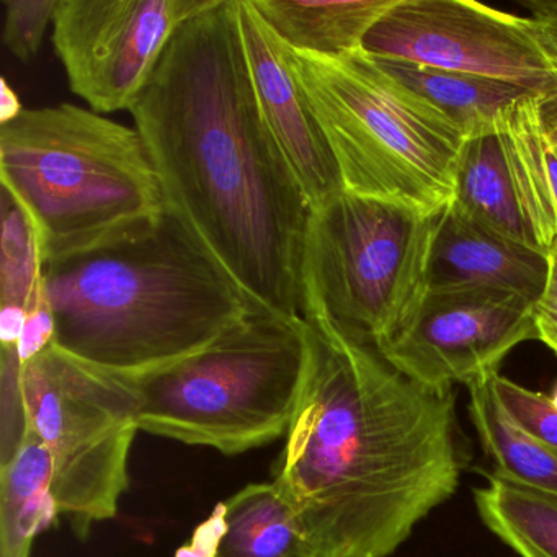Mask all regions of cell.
I'll use <instances>...</instances> for the list:
<instances>
[{"mask_svg": "<svg viewBox=\"0 0 557 557\" xmlns=\"http://www.w3.org/2000/svg\"><path fill=\"white\" fill-rule=\"evenodd\" d=\"M226 531L214 557H312L301 523L273 482L223 502Z\"/></svg>", "mask_w": 557, "mask_h": 557, "instance_id": "obj_17", "label": "cell"}, {"mask_svg": "<svg viewBox=\"0 0 557 557\" xmlns=\"http://www.w3.org/2000/svg\"><path fill=\"white\" fill-rule=\"evenodd\" d=\"M24 110L17 94L9 86L8 79L2 77L0 79V126L9 125L17 120Z\"/></svg>", "mask_w": 557, "mask_h": 557, "instance_id": "obj_30", "label": "cell"}, {"mask_svg": "<svg viewBox=\"0 0 557 557\" xmlns=\"http://www.w3.org/2000/svg\"><path fill=\"white\" fill-rule=\"evenodd\" d=\"M524 5L544 48L557 64V0H528Z\"/></svg>", "mask_w": 557, "mask_h": 557, "instance_id": "obj_28", "label": "cell"}, {"mask_svg": "<svg viewBox=\"0 0 557 557\" xmlns=\"http://www.w3.org/2000/svg\"><path fill=\"white\" fill-rule=\"evenodd\" d=\"M306 364L273 485L312 557H387L459 485L453 387L397 371L374 345L306 319Z\"/></svg>", "mask_w": 557, "mask_h": 557, "instance_id": "obj_2", "label": "cell"}, {"mask_svg": "<svg viewBox=\"0 0 557 557\" xmlns=\"http://www.w3.org/2000/svg\"><path fill=\"white\" fill-rule=\"evenodd\" d=\"M226 531L224 505L214 508L213 515L197 528L188 546L181 547L175 557H214L220 547L221 537Z\"/></svg>", "mask_w": 557, "mask_h": 557, "instance_id": "obj_27", "label": "cell"}, {"mask_svg": "<svg viewBox=\"0 0 557 557\" xmlns=\"http://www.w3.org/2000/svg\"><path fill=\"white\" fill-rule=\"evenodd\" d=\"M531 338H537L531 302L492 289H449L425 292L377 350L417 383L471 386L498 373L504 358Z\"/></svg>", "mask_w": 557, "mask_h": 557, "instance_id": "obj_11", "label": "cell"}, {"mask_svg": "<svg viewBox=\"0 0 557 557\" xmlns=\"http://www.w3.org/2000/svg\"><path fill=\"white\" fill-rule=\"evenodd\" d=\"M502 119L488 132L466 139L453 201L491 230L549 253L557 231L537 203Z\"/></svg>", "mask_w": 557, "mask_h": 557, "instance_id": "obj_14", "label": "cell"}, {"mask_svg": "<svg viewBox=\"0 0 557 557\" xmlns=\"http://www.w3.org/2000/svg\"><path fill=\"white\" fill-rule=\"evenodd\" d=\"M485 527L521 557H557V500L502 475L474 491Z\"/></svg>", "mask_w": 557, "mask_h": 557, "instance_id": "obj_20", "label": "cell"}, {"mask_svg": "<svg viewBox=\"0 0 557 557\" xmlns=\"http://www.w3.org/2000/svg\"><path fill=\"white\" fill-rule=\"evenodd\" d=\"M540 97L518 100L505 113L504 128L530 177L541 210L557 231V145L544 132Z\"/></svg>", "mask_w": 557, "mask_h": 557, "instance_id": "obj_22", "label": "cell"}, {"mask_svg": "<svg viewBox=\"0 0 557 557\" xmlns=\"http://www.w3.org/2000/svg\"><path fill=\"white\" fill-rule=\"evenodd\" d=\"M387 76L445 116L466 139L497 126L518 100L534 94L485 77L370 57Z\"/></svg>", "mask_w": 557, "mask_h": 557, "instance_id": "obj_16", "label": "cell"}, {"mask_svg": "<svg viewBox=\"0 0 557 557\" xmlns=\"http://www.w3.org/2000/svg\"><path fill=\"white\" fill-rule=\"evenodd\" d=\"M45 289L54 344L122 377L187 360L256 312L169 208L133 236L47 263Z\"/></svg>", "mask_w": 557, "mask_h": 557, "instance_id": "obj_3", "label": "cell"}, {"mask_svg": "<svg viewBox=\"0 0 557 557\" xmlns=\"http://www.w3.org/2000/svg\"><path fill=\"white\" fill-rule=\"evenodd\" d=\"M540 116L544 132L557 145V89L540 97Z\"/></svg>", "mask_w": 557, "mask_h": 557, "instance_id": "obj_31", "label": "cell"}, {"mask_svg": "<svg viewBox=\"0 0 557 557\" xmlns=\"http://www.w3.org/2000/svg\"><path fill=\"white\" fill-rule=\"evenodd\" d=\"M363 53L485 77L534 96L557 89V64L531 18L472 0H396L373 25Z\"/></svg>", "mask_w": 557, "mask_h": 557, "instance_id": "obj_9", "label": "cell"}, {"mask_svg": "<svg viewBox=\"0 0 557 557\" xmlns=\"http://www.w3.org/2000/svg\"><path fill=\"white\" fill-rule=\"evenodd\" d=\"M435 214L341 191L309 214L302 247L306 319L380 347L426 292Z\"/></svg>", "mask_w": 557, "mask_h": 557, "instance_id": "obj_7", "label": "cell"}, {"mask_svg": "<svg viewBox=\"0 0 557 557\" xmlns=\"http://www.w3.org/2000/svg\"><path fill=\"white\" fill-rule=\"evenodd\" d=\"M549 259L482 224L449 201L435 214L426 292L492 289L534 302L546 286Z\"/></svg>", "mask_w": 557, "mask_h": 557, "instance_id": "obj_13", "label": "cell"}, {"mask_svg": "<svg viewBox=\"0 0 557 557\" xmlns=\"http://www.w3.org/2000/svg\"><path fill=\"white\" fill-rule=\"evenodd\" d=\"M0 250V305L28 311L45 292L44 247L30 214L4 187Z\"/></svg>", "mask_w": 557, "mask_h": 557, "instance_id": "obj_21", "label": "cell"}, {"mask_svg": "<svg viewBox=\"0 0 557 557\" xmlns=\"http://www.w3.org/2000/svg\"><path fill=\"white\" fill-rule=\"evenodd\" d=\"M244 57L260 115L311 210L344 191L327 138L289 63V48L252 0H234Z\"/></svg>", "mask_w": 557, "mask_h": 557, "instance_id": "obj_12", "label": "cell"}, {"mask_svg": "<svg viewBox=\"0 0 557 557\" xmlns=\"http://www.w3.org/2000/svg\"><path fill=\"white\" fill-rule=\"evenodd\" d=\"M492 393L505 416L537 442L557 449V409L549 396L494 373L488 376Z\"/></svg>", "mask_w": 557, "mask_h": 557, "instance_id": "obj_23", "label": "cell"}, {"mask_svg": "<svg viewBox=\"0 0 557 557\" xmlns=\"http://www.w3.org/2000/svg\"><path fill=\"white\" fill-rule=\"evenodd\" d=\"M27 321V309L22 306H2L0 309V341L2 347L17 345Z\"/></svg>", "mask_w": 557, "mask_h": 557, "instance_id": "obj_29", "label": "cell"}, {"mask_svg": "<svg viewBox=\"0 0 557 557\" xmlns=\"http://www.w3.org/2000/svg\"><path fill=\"white\" fill-rule=\"evenodd\" d=\"M305 364V321L250 312L200 354L125 381L139 430L240 455L288 433Z\"/></svg>", "mask_w": 557, "mask_h": 557, "instance_id": "obj_6", "label": "cell"}, {"mask_svg": "<svg viewBox=\"0 0 557 557\" xmlns=\"http://www.w3.org/2000/svg\"><path fill=\"white\" fill-rule=\"evenodd\" d=\"M469 416L495 474L557 500V449L518 429L498 406L488 377L468 386Z\"/></svg>", "mask_w": 557, "mask_h": 557, "instance_id": "obj_18", "label": "cell"}, {"mask_svg": "<svg viewBox=\"0 0 557 557\" xmlns=\"http://www.w3.org/2000/svg\"><path fill=\"white\" fill-rule=\"evenodd\" d=\"M396 0H252L263 21L292 50L341 60L363 50L373 25Z\"/></svg>", "mask_w": 557, "mask_h": 557, "instance_id": "obj_15", "label": "cell"}, {"mask_svg": "<svg viewBox=\"0 0 557 557\" xmlns=\"http://www.w3.org/2000/svg\"><path fill=\"white\" fill-rule=\"evenodd\" d=\"M28 429L51 459V494L79 540L112 520L129 487V453L138 432L125 377L106 373L57 344L22 363Z\"/></svg>", "mask_w": 557, "mask_h": 557, "instance_id": "obj_8", "label": "cell"}, {"mask_svg": "<svg viewBox=\"0 0 557 557\" xmlns=\"http://www.w3.org/2000/svg\"><path fill=\"white\" fill-rule=\"evenodd\" d=\"M214 0H60L53 45L96 113L132 109L185 22Z\"/></svg>", "mask_w": 557, "mask_h": 557, "instance_id": "obj_10", "label": "cell"}, {"mask_svg": "<svg viewBox=\"0 0 557 557\" xmlns=\"http://www.w3.org/2000/svg\"><path fill=\"white\" fill-rule=\"evenodd\" d=\"M5 24L2 41L22 63L40 53L45 34L54 24L60 0H4Z\"/></svg>", "mask_w": 557, "mask_h": 557, "instance_id": "obj_24", "label": "cell"}, {"mask_svg": "<svg viewBox=\"0 0 557 557\" xmlns=\"http://www.w3.org/2000/svg\"><path fill=\"white\" fill-rule=\"evenodd\" d=\"M550 403H553V406L557 409V384L554 386L553 394L549 396Z\"/></svg>", "mask_w": 557, "mask_h": 557, "instance_id": "obj_32", "label": "cell"}, {"mask_svg": "<svg viewBox=\"0 0 557 557\" xmlns=\"http://www.w3.org/2000/svg\"><path fill=\"white\" fill-rule=\"evenodd\" d=\"M129 113L169 210L253 311L305 321L311 207L260 115L234 0L182 25Z\"/></svg>", "mask_w": 557, "mask_h": 557, "instance_id": "obj_1", "label": "cell"}, {"mask_svg": "<svg viewBox=\"0 0 557 557\" xmlns=\"http://www.w3.org/2000/svg\"><path fill=\"white\" fill-rule=\"evenodd\" d=\"M2 557H30L35 536L58 517L51 459L28 429L17 455L2 466Z\"/></svg>", "mask_w": 557, "mask_h": 557, "instance_id": "obj_19", "label": "cell"}, {"mask_svg": "<svg viewBox=\"0 0 557 557\" xmlns=\"http://www.w3.org/2000/svg\"><path fill=\"white\" fill-rule=\"evenodd\" d=\"M0 182L28 211L45 265L133 236L165 211L138 129L73 103L0 126Z\"/></svg>", "mask_w": 557, "mask_h": 557, "instance_id": "obj_4", "label": "cell"}, {"mask_svg": "<svg viewBox=\"0 0 557 557\" xmlns=\"http://www.w3.org/2000/svg\"><path fill=\"white\" fill-rule=\"evenodd\" d=\"M289 48V47H288ZM344 190L436 214L455 195L466 138L367 53L341 60L289 48Z\"/></svg>", "mask_w": 557, "mask_h": 557, "instance_id": "obj_5", "label": "cell"}, {"mask_svg": "<svg viewBox=\"0 0 557 557\" xmlns=\"http://www.w3.org/2000/svg\"><path fill=\"white\" fill-rule=\"evenodd\" d=\"M57 338V325H54L53 312L47 298V289L38 296L35 305L27 311L24 331L18 338L17 354L22 363H27L32 358L47 350Z\"/></svg>", "mask_w": 557, "mask_h": 557, "instance_id": "obj_25", "label": "cell"}, {"mask_svg": "<svg viewBox=\"0 0 557 557\" xmlns=\"http://www.w3.org/2000/svg\"><path fill=\"white\" fill-rule=\"evenodd\" d=\"M549 269L543 295L534 302L533 319L536 327V341L543 342L557 355V239L550 247Z\"/></svg>", "mask_w": 557, "mask_h": 557, "instance_id": "obj_26", "label": "cell"}]
</instances>
